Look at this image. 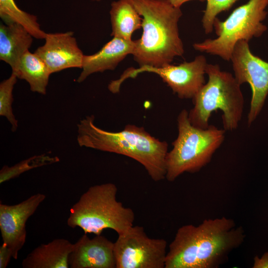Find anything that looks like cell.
Returning a JSON list of instances; mask_svg holds the SVG:
<instances>
[{
  "instance_id": "cell-1",
  "label": "cell",
  "mask_w": 268,
  "mask_h": 268,
  "mask_svg": "<svg viewBox=\"0 0 268 268\" xmlns=\"http://www.w3.org/2000/svg\"><path fill=\"white\" fill-rule=\"evenodd\" d=\"M245 237L242 227L225 217L183 225L169 245L165 268H217Z\"/></svg>"
},
{
  "instance_id": "cell-2",
  "label": "cell",
  "mask_w": 268,
  "mask_h": 268,
  "mask_svg": "<svg viewBox=\"0 0 268 268\" xmlns=\"http://www.w3.org/2000/svg\"><path fill=\"white\" fill-rule=\"evenodd\" d=\"M93 115L77 124V141L81 147L123 155L141 164L153 181L165 179L168 144L152 136L142 127L126 125L118 132L96 126Z\"/></svg>"
},
{
  "instance_id": "cell-3",
  "label": "cell",
  "mask_w": 268,
  "mask_h": 268,
  "mask_svg": "<svg viewBox=\"0 0 268 268\" xmlns=\"http://www.w3.org/2000/svg\"><path fill=\"white\" fill-rule=\"evenodd\" d=\"M142 17L143 33L135 40L134 59L139 67H160L182 56L183 44L179 36L180 7L169 0H129Z\"/></svg>"
},
{
  "instance_id": "cell-4",
  "label": "cell",
  "mask_w": 268,
  "mask_h": 268,
  "mask_svg": "<svg viewBox=\"0 0 268 268\" xmlns=\"http://www.w3.org/2000/svg\"><path fill=\"white\" fill-rule=\"evenodd\" d=\"M205 73L208 80L192 99L194 106L188 114L194 126L206 129L213 112H222V121L225 131L237 129L242 119L244 99L234 75L221 70L218 65L207 64Z\"/></svg>"
},
{
  "instance_id": "cell-5",
  "label": "cell",
  "mask_w": 268,
  "mask_h": 268,
  "mask_svg": "<svg viewBox=\"0 0 268 268\" xmlns=\"http://www.w3.org/2000/svg\"><path fill=\"white\" fill-rule=\"evenodd\" d=\"M117 192L112 183L89 187L70 208L68 226L96 235L105 229H111L118 235L127 231L134 225V213L117 200Z\"/></svg>"
},
{
  "instance_id": "cell-6",
  "label": "cell",
  "mask_w": 268,
  "mask_h": 268,
  "mask_svg": "<svg viewBox=\"0 0 268 268\" xmlns=\"http://www.w3.org/2000/svg\"><path fill=\"white\" fill-rule=\"evenodd\" d=\"M189 112L182 110L177 119L178 135L168 152L165 179L173 182L185 172L199 171L210 162L225 138V131L213 125L206 129L193 126Z\"/></svg>"
},
{
  "instance_id": "cell-7",
  "label": "cell",
  "mask_w": 268,
  "mask_h": 268,
  "mask_svg": "<svg viewBox=\"0 0 268 268\" xmlns=\"http://www.w3.org/2000/svg\"><path fill=\"white\" fill-rule=\"evenodd\" d=\"M268 0H249L235 9L224 21L216 18L213 23L217 37L193 44L198 51L218 56L230 61L235 45L261 36L267 29L263 23L266 18Z\"/></svg>"
},
{
  "instance_id": "cell-8",
  "label": "cell",
  "mask_w": 268,
  "mask_h": 268,
  "mask_svg": "<svg viewBox=\"0 0 268 268\" xmlns=\"http://www.w3.org/2000/svg\"><path fill=\"white\" fill-rule=\"evenodd\" d=\"M167 241L149 237L143 227L133 226L114 242L116 268H165Z\"/></svg>"
},
{
  "instance_id": "cell-9",
  "label": "cell",
  "mask_w": 268,
  "mask_h": 268,
  "mask_svg": "<svg viewBox=\"0 0 268 268\" xmlns=\"http://www.w3.org/2000/svg\"><path fill=\"white\" fill-rule=\"evenodd\" d=\"M207 64L205 57L199 55L191 62H184L178 65L130 68L115 82L120 86L128 78H134L143 72H152L159 75L179 98L192 99L205 83L204 75Z\"/></svg>"
},
{
  "instance_id": "cell-10",
  "label": "cell",
  "mask_w": 268,
  "mask_h": 268,
  "mask_svg": "<svg viewBox=\"0 0 268 268\" xmlns=\"http://www.w3.org/2000/svg\"><path fill=\"white\" fill-rule=\"evenodd\" d=\"M234 76L240 84L248 83L252 90V98L248 115L250 126L261 111L268 94V62L253 55L248 41H239L232 53Z\"/></svg>"
},
{
  "instance_id": "cell-11",
  "label": "cell",
  "mask_w": 268,
  "mask_h": 268,
  "mask_svg": "<svg viewBox=\"0 0 268 268\" xmlns=\"http://www.w3.org/2000/svg\"><path fill=\"white\" fill-rule=\"evenodd\" d=\"M46 199L37 193L14 205L0 203V230L3 243L10 249L16 260L26 239V223Z\"/></svg>"
},
{
  "instance_id": "cell-12",
  "label": "cell",
  "mask_w": 268,
  "mask_h": 268,
  "mask_svg": "<svg viewBox=\"0 0 268 268\" xmlns=\"http://www.w3.org/2000/svg\"><path fill=\"white\" fill-rule=\"evenodd\" d=\"M45 44L35 54L46 64L51 73L72 67L81 68L84 55L73 32L46 33Z\"/></svg>"
},
{
  "instance_id": "cell-13",
  "label": "cell",
  "mask_w": 268,
  "mask_h": 268,
  "mask_svg": "<svg viewBox=\"0 0 268 268\" xmlns=\"http://www.w3.org/2000/svg\"><path fill=\"white\" fill-rule=\"evenodd\" d=\"M114 242L100 235L83 234L74 244L68 257L70 268H116Z\"/></svg>"
},
{
  "instance_id": "cell-14",
  "label": "cell",
  "mask_w": 268,
  "mask_h": 268,
  "mask_svg": "<svg viewBox=\"0 0 268 268\" xmlns=\"http://www.w3.org/2000/svg\"><path fill=\"white\" fill-rule=\"evenodd\" d=\"M135 47V41L113 37L97 53L84 55L82 70L76 81L82 82L94 73L114 70L128 55H133Z\"/></svg>"
},
{
  "instance_id": "cell-15",
  "label": "cell",
  "mask_w": 268,
  "mask_h": 268,
  "mask_svg": "<svg viewBox=\"0 0 268 268\" xmlns=\"http://www.w3.org/2000/svg\"><path fill=\"white\" fill-rule=\"evenodd\" d=\"M73 244L64 238L55 239L32 250L22 261L23 268H68Z\"/></svg>"
},
{
  "instance_id": "cell-16",
  "label": "cell",
  "mask_w": 268,
  "mask_h": 268,
  "mask_svg": "<svg viewBox=\"0 0 268 268\" xmlns=\"http://www.w3.org/2000/svg\"><path fill=\"white\" fill-rule=\"evenodd\" d=\"M32 35L21 25L9 23L0 26V59L8 64L12 72L32 43Z\"/></svg>"
},
{
  "instance_id": "cell-17",
  "label": "cell",
  "mask_w": 268,
  "mask_h": 268,
  "mask_svg": "<svg viewBox=\"0 0 268 268\" xmlns=\"http://www.w3.org/2000/svg\"><path fill=\"white\" fill-rule=\"evenodd\" d=\"M110 14L113 37L131 40L133 33L141 27V16L129 0L113 1Z\"/></svg>"
},
{
  "instance_id": "cell-18",
  "label": "cell",
  "mask_w": 268,
  "mask_h": 268,
  "mask_svg": "<svg viewBox=\"0 0 268 268\" xmlns=\"http://www.w3.org/2000/svg\"><path fill=\"white\" fill-rule=\"evenodd\" d=\"M12 73L17 78L26 80L32 91L46 94L51 73L46 64L35 53L29 50L26 52L21 57L17 68Z\"/></svg>"
},
{
  "instance_id": "cell-19",
  "label": "cell",
  "mask_w": 268,
  "mask_h": 268,
  "mask_svg": "<svg viewBox=\"0 0 268 268\" xmlns=\"http://www.w3.org/2000/svg\"><path fill=\"white\" fill-rule=\"evenodd\" d=\"M0 16L5 24L21 25L36 39L45 38L46 33L40 28L37 17L20 9L14 0H0Z\"/></svg>"
},
{
  "instance_id": "cell-20",
  "label": "cell",
  "mask_w": 268,
  "mask_h": 268,
  "mask_svg": "<svg viewBox=\"0 0 268 268\" xmlns=\"http://www.w3.org/2000/svg\"><path fill=\"white\" fill-rule=\"evenodd\" d=\"M59 161L58 157L44 153L33 156L11 166L4 165L0 170V184L16 178L32 169L53 164Z\"/></svg>"
},
{
  "instance_id": "cell-21",
  "label": "cell",
  "mask_w": 268,
  "mask_h": 268,
  "mask_svg": "<svg viewBox=\"0 0 268 268\" xmlns=\"http://www.w3.org/2000/svg\"><path fill=\"white\" fill-rule=\"evenodd\" d=\"M14 73L0 84V115L5 117L11 125V130L15 131L18 128V121L14 116L12 108V91L17 81Z\"/></svg>"
},
{
  "instance_id": "cell-22",
  "label": "cell",
  "mask_w": 268,
  "mask_h": 268,
  "mask_svg": "<svg viewBox=\"0 0 268 268\" xmlns=\"http://www.w3.org/2000/svg\"><path fill=\"white\" fill-rule=\"evenodd\" d=\"M206 6L202 18V26L206 34L213 30V23L217 15L228 10L238 0H205Z\"/></svg>"
},
{
  "instance_id": "cell-23",
  "label": "cell",
  "mask_w": 268,
  "mask_h": 268,
  "mask_svg": "<svg viewBox=\"0 0 268 268\" xmlns=\"http://www.w3.org/2000/svg\"><path fill=\"white\" fill-rule=\"evenodd\" d=\"M12 254L10 249L4 243L0 246V268H5L8 266Z\"/></svg>"
},
{
  "instance_id": "cell-24",
  "label": "cell",
  "mask_w": 268,
  "mask_h": 268,
  "mask_svg": "<svg viewBox=\"0 0 268 268\" xmlns=\"http://www.w3.org/2000/svg\"><path fill=\"white\" fill-rule=\"evenodd\" d=\"M254 268H268V252L264 254L261 258L255 257Z\"/></svg>"
},
{
  "instance_id": "cell-25",
  "label": "cell",
  "mask_w": 268,
  "mask_h": 268,
  "mask_svg": "<svg viewBox=\"0 0 268 268\" xmlns=\"http://www.w3.org/2000/svg\"><path fill=\"white\" fill-rule=\"evenodd\" d=\"M171 3L176 7H180L184 3L191 0H199L201 2L205 0H169Z\"/></svg>"
},
{
  "instance_id": "cell-26",
  "label": "cell",
  "mask_w": 268,
  "mask_h": 268,
  "mask_svg": "<svg viewBox=\"0 0 268 268\" xmlns=\"http://www.w3.org/2000/svg\"><path fill=\"white\" fill-rule=\"evenodd\" d=\"M93 0L97 1H101V0Z\"/></svg>"
}]
</instances>
